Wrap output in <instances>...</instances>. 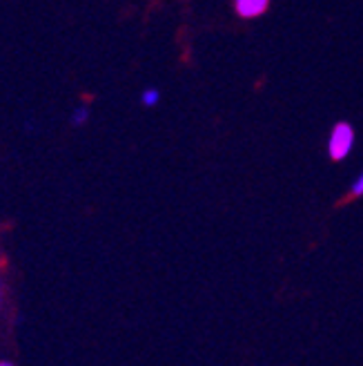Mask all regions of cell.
Returning <instances> with one entry per match:
<instances>
[{"label":"cell","mask_w":363,"mask_h":366,"mask_svg":"<svg viewBox=\"0 0 363 366\" xmlns=\"http://www.w3.org/2000/svg\"><path fill=\"white\" fill-rule=\"evenodd\" d=\"M354 143H357V132H354L352 123L337 121L328 134V157L332 161L348 159L354 150Z\"/></svg>","instance_id":"1"},{"label":"cell","mask_w":363,"mask_h":366,"mask_svg":"<svg viewBox=\"0 0 363 366\" xmlns=\"http://www.w3.org/2000/svg\"><path fill=\"white\" fill-rule=\"evenodd\" d=\"M234 11L243 21H254V18H261L270 9V0H232Z\"/></svg>","instance_id":"2"},{"label":"cell","mask_w":363,"mask_h":366,"mask_svg":"<svg viewBox=\"0 0 363 366\" xmlns=\"http://www.w3.org/2000/svg\"><path fill=\"white\" fill-rule=\"evenodd\" d=\"M140 105L143 107H156L158 103H160V89L158 87H154V85H150V87H145L143 92H140Z\"/></svg>","instance_id":"3"},{"label":"cell","mask_w":363,"mask_h":366,"mask_svg":"<svg viewBox=\"0 0 363 366\" xmlns=\"http://www.w3.org/2000/svg\"><path fill=\"white\" fill-rule=\"evenodd\" d=\"M350 197L352 199H361L363 197V170L352 179V183H350Z\"/></svg>","instance_id":"4"},{"label":"cell","mask_w":363,"mask_h":366,"mask_svg":"<svg viewBox=\"0 0 363 366\" xmlns=\"http://www.w3.org/2000/svg\"><path fill=\"white\" fill-rule=\"evenodd\" d=\"M87 119H89V107H78V112H74L71 114V121H74V125L76 127H81V125H85L87 123Z\"/></svg>","instance_id":"5"},{"label":"cell","mask_w":363,"mask_h":366,"mask_svg":"<svg viewBox=\"0 0 363 366\" xmlns=\"http://www.w3.org/2000/svg\"><path fill=\"white\" fill-rule=\"evenodd\" d=\"M3 292L5 288H3V280H0V313H3Z\"/></svg>","instance_id":"6"},{"label":"cell","mask_w":363,"mask_h":366,"mask_svg":"<svg viewBox=\"0 0 363 366\" xmlns=\"http://www.w3.org/2000/svg\"><path fill=\"white\" fill-rule=\"evenodd\" d=\"M0 366H16V364L9 362V360H0Z\"/></svg>","instance_id":"7"}]
</instances>
